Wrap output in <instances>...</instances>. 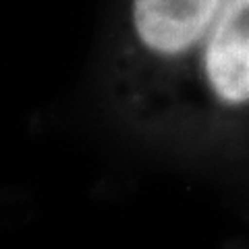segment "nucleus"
Listing matches in <instances>:
<instances>
[{"label":"nucleus","instance_id":"obj_1","mask_svg":"<svg viewBox=\"0 0 249 249\" xmlns=\"http://www.w3.org/2000/svg\"><path fill=\"white\" fill-rule=\"evenodd\" d=\"M224 0H127L131 56L158 75H187Z\"/></svg>","mask_w":249,"mask_h":249},{"label":"nucleus","instance_id":"obj_2","mask_svg":"<svg viewBox=\"0 0 249 249\" xmlns=\"http://www.w3.org/2000/svg\"><path fill=\"white\" fill-rule=\"evenodd\" d=\"M189 81L212 110H249V0L222 2L191 65Z\"/></svg>","mask_w":249,"mask_h":249}]
</instances>
